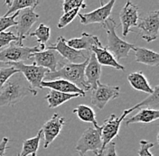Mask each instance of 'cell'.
Masks as SVG:
<instances>
[{"label": "cell", "instance_id": "obj_25", "mask_svg": "<svg viewBox=\"0 0 159 156\" xmlns=\"http://www.w3.org/2000/svg\"><path fill=\"white\" fill-rule=\"evenodd\" d=\"M39 2L36 0H7L5 2V5L7 6L8 10L4 16H9L11 14L20 12L21 10L27 9L31 7H36Z\"/></svg>", "mask_w": 159, "mask_h": 156}, {"label": "cell", "instance_id": "obj_36", "mask_svg": "<svg viewBox=\"0 0 159 156\" xmlns=\"http://www.w3.org/2000/svg\"><path fill=\"white\" fill-rule=\"evenodd\" d=\"M8 142H9V139L7 137H3L2 141L0 142V156H6Z\"/></svg>", "mask_w": 159, "mask_h": 156}, {"label": "cell", "instance_id": "obj_33", "mask_svg": "<svg viewBox=\"0 0 159 156\" xmlns=\"http://www.w3.org/2000/svg\"><path fill=\"white\" fill-rule=\"evenodd\" d=\"M87 7V5L84 3L83 0H65L62 3V11L63 13L69 12L76 8H82L85 9Z\"/></svg>", "mask_w": 159, "mask_h": 156}, {"label": "cell", "instance_id": "obj_17", "mask_svg": "<svg viewBox=\"0 0 159 156\" xmlns=\"http://www.w3.org/2000/svg\"><path fill=\"white\" fill-rule=\"evenodd\" d=\"M41 87L42 88H50L51 90H55V91H59V92L66 93V94H80L81 97H84L86 95V92L80 89L74 84L62 78H57V79L51 80V81L43 80L41 83Z\"/></svg>", "mask_w": 159, "mask_h": 156}, {"label": "cell", "instance_id": "obj_31", "mask_svg": "<svg viewBox=\"0 0 159 156\" xmlns=\"http://www.w3.org/2000/svg\"><path fill=\"white\" fill-rule=\"evenodd\" d=\"M12 42H14L19 45H23V44H20L19 38L13 32H2V33H0V49L10 45V43Z\"/></svg>", "mask_w": 159, "mask_h": 156}, {"label": "cell", "instance_id": "obj_19", "mask_svg": "<svg viewBox=\"0 0 159 156\" xmlns=\"http://www.w3.org/2000/svg\"><path fill=\"white\" fill-rule=\"evenodd\" d=\"M66 43L70 48L76 51H88L89 53L92 48L100 43L98 36L92 35L87 33H82L79 38L66 40Z\"/></svg>", "mask_w": 159, "mask_h": 156}, {"label": "cell", "instance_id": "obj_32", "mask_svg": "<svg viewBox=\"0 0 159 156\" xmlns=\"http://www.w3.org/2000/svg\"><path fill=\"white\" fill-rule=\"evenodd\" d=\"M17 72H18V70L12 66L7 67V68H0V92L2 90V88H4V86L6 85V83L7 82V80L14 74H16Z\"/></svg>", "mask_w": 159, "mask_h": 156}, {"label": "cell", "instance_id": "obj_28", "mask_svg": "<svg viewBox=\"0 0 159 156\" xmlns=\"http://www.w3.org/2000/svg\"><path fill=\"white\" fill-rule=\"evenodd\" d=\"M28 36L35 37L37 42H39V44L45 45V43L49 41L50 36H51V29L49 26H47L43 24H40L36 30L34 32L31 33Z\"/></svg>", "mask_w": 159, "mask_h": 156}, {"label": "cell", "instance_id": "obj_30", "mask_svg": "<svg viewBox=\"0 0 159 156\" xmlns=\"http://www.w3.org/2000/svg\"><path fill=\"white\" fill-rule=\"evenodd\" d=\"M80 12V8H76V9L71 10L69 12L63 13V15L60 17L57 27L59 29H62L65 26H67L69 24H70L73 20L75 19V17L78 16Z\"/></svg>", "mask_w": 159, "mask_h": 156}, {"label": "cell", "instance_id": "obj_37", "mask_svg": "<svg viewBox=\"0 0 159 156\" xmlns=\"http://www.w3.org/2000/svg\"><path fill=\"white\" fill-rule=\"evenodd\" d=\"M96 156H103V151H100L99 154H97Z\"/></svg>", "mask_w": 159, "mask_h": 156}, {"label": "cell", "instance_id": "obj_5", "mask_svg": "<svg viewBox=\"0 0 159 156\" xmlns=\"http://www.w3.org/2000/svg\"><path fill=\"white\" fill-rule=\"evenodd\" d=\"M75 149L79 152L80 155H85L88 152H92L97 155L100 151H103L100 127H89L87 128L80 137Z\"/></svg>", "mask_w": 159, "mask_h": 156}, {"label": "cell", "instance_id": "obj_18", "mask_svg": "<svg viewBox=\"0 0 159 156\" xmlns=\"http://www.w3.org/2000/svg\"><path fill=\"white\" fill-rule=\"evenodd\" d=\"M90 52L94 53L96 60L100 66H109L118 70H123V71L125 70V67L121 65L107 50V48L101 45V43L94 46Z\"/></svg>", "mask_w": 159, "mask_h": 156}, {"label": "cell", "instance_id": "obj_10", "mask_svg": "<svg viewBox=\"0 0 159 156\" xmlns=\"http://www.w3.org/2000/svg\"><path fill=\"white\" fill-rule=\"evenodd\" d=\"M65 118L58 113L52 115L42 127V138H43V148H47L58 136L65 125Z\"/></svg>", "mask_w": 159, "mask_h": 156}, {"label": "cell", "instance_id": "obj_6", "mask_svg": "<svg viewBox=\"0 0 159 156\" xmlns=\"http://www.w3.org/2000/svg\"><path fill=\"white\" fill-rule=\"evenodd\" d=\"M8 65L14 67L18 70L26 81L31 85V87L37 90V88H42L41 83L43 81L45 75L49 72L48 69L37 66L36 64H25L24 62H15L7 63Z\"/></svg>", "mask_w": 159, "mask_h": 156}, {"label": "cell", "instance_id": "obj_24", "mask_svg": "<svg viewBox=\"0 0 159 156\" xmlns=\"http://www.w3.org/2000/svg\"><path fill=\"white\" fill-rule=\"evenodd\" d=\"M41 139H42V130L40 129L35 136L26 139L23 142L22 150L17 156H36L37 151L39 149Z\"/></svg>", "mask_w": 159, "mask_h": 156}, {"label": "cell", "instance_id": "obj_4", "mask_svg": "<svg viewBox=\"0 0 159 156\" xmlns=\"http://www.w3.org/2000/svg\"><path fill=\"white\" fill-rule=\"evenodd\" d=\"M45 50V45L39 44L38 46L26 47L19 45L16 42L10 43L8 47L0 51V61L6 63L23 62L24 60L31 59V56L38 51Z\"/></svg>", "mask_w": 159, "mask_h": 156}, {"label": "cell", "instance_id": "obj_23", "mask_svg": "<svg viewBox=\"0 0 159 156\" xmlns=\"http://www.w3.org/2000/svg\"><path fill=\"white\" fill-rule=\"evenodd\" d=\"M79 97H81L80 94H66V93H61L55 90H51L44 97V98L47 100L50 108H55L66 103L67 101H69L72 98H79Z\"/></svg>", "mask_w": 159, "mask_h": 156}, {"label": "cell", "instance_id": "obj_38", "mask_svg": "<svg viewBox=\"0 0 159 156\" xmlns=\"http://www.w3.org/2000/svg\"><path fill=\"white\" fill-rule=\"evenodd\" d=\"M80 156H86V155H80Z\"/></svg>", "mask_w": 159, "mask_h": 156}, {"label": "cell", "instance_id": "obj_15", "mask_svg": "<svg viewBox=\"0 0 159 156\" xmlns=\"http://www.w3.org/2000/svg\"><path fill=\"white\" fill-rule=\"evenodd\" d=\"M119 19L122 26V34L124 37H127L129 32L132 31L131 28L137 27L139 24V7L130 1H128L120 11Z\"/></svg>", "mask_w": 159, "mask_h": 156}, {"label": "cell", "instance_id": "obj_8", "mask_svg": "<svg viewBox=\"0 0 159 156\" xmlns=\"http://www.w3.org/2000/svg\"><path fill=\"white\" fill-rule=\"evenodd\" d=\"M132 113L130 109H126L123 111L119 117H116L115 114H111L109 118H107L103 125L100 127L101 129V139H102V150L109 145L114 138L119 136V128L121 123L125 120L126 117Z\"/></svg>", "mask_w": 159, "mask_h": 156}, {"label": "cell", "instance_id": "obj_13", "mask_svg": "<svg viewBox=\"0 0 159 156\" xmlns=\"http://www.w3.org/2000/svg\"><path fill=\"white\" fill-rule=\"evenodd\" d=\"M35 7H31L27 9L20 11L18 20H17V37L19 38L20 44H23V41L27 38L29 35V32L31 27L34 25V24L39 19L40 16L38 14L34 13Z\"/></svg>", "mask_w": 159, "mask_h": 156}, {"label": "cell", "instance_id": "obj_14", "mask_svg": "<svg viewBox=\"0 0 159 156\" xmlns=\"http://www.w3.org/2000/svg\"><path fill=\"white\" fill-rule=\"evenodd\" d=\"M45 49L55 51L61 58L69 60L70 63H80V60L84 61L87 59L86 55L81 51H76L70 48L62 36H59L54 44H51L48 47H45Z\"/></svg>", "mask_w": 159, "mask_h": 156}, {"label": "cell", "instance_id": "obj_35", "mask_svg": "<svg viewBox=\"0 0 159 156\" xmlns=\"http://www.w3.org/2000/svg\"><path fill=\"white\" fill-rule=\"evenodd\" d=\"M103 156H118L116 152V144L112 141L103 150Z\"/></svg>", "mask_w": 159, "mask_h": 156}, {"label": "cell", "instance_id": "obj_9", "mask_svg": "<svg viewBox=\"0 0 159 156\" xmlns=\"http://www.w3.org/2000/svg\"><path fill=\"white\" fill-rule=\"evenodd\" d=\"M120 95V88L118 86H109L99 82L97 88L93 89L91 95V104L102 110L112 99L118 98Z\"/></svg>", "mask_w": 159, "mask_h": 156}, {"label": "cell", "instance_id": "obj_21", "mask_svg": "<svg viewBox=\"0 0 159 156\" xmlns=\"http://www.w3.org/2000/svg\"><path fill=\"white\" fill-rule=\"evenodd\" d=\"M136 55V61L148 66H157L159 64V55L157 52L144 47H136L133 50Z\"/></svg>", "mask_w": 159, "mask_h": 156}, {"label": "cell", "instance_id": "obj_3", "mask_svg": "<svg viewBox=\"0 0 159 156\" xmlns=\"http://www.w3.org/2000/svg\"><path fill=\"white\" fill-rule=\"evenodd\" d=\"M101 26L106 31L107 33V38H108V44L106 47L107 50L117 60L127 58L129 56V51L134 50L135 45L120 39L116 33V28L118 27V25H116L114 19L109 17L105 21L103 25H101Z\"/></svg>", "mask_w": 159, "mask_h": 156}, {"label": "cell", "instance_id": "obj_27", "mask_svg": "<svg viewBox=\"0 0 159 156\" xmlns=\"http://www.w3.org/2000/svg\"><path fill=\"white\" fill-rule=\"evenodd\" d=\"M159 105V87L157 85L154 88V91L152 94H150L147 98H145L143 101H141L140 103L137 104L136 106L130 108V110L133 112L134 110H136L137 108H143V107H148L152 109H156L157 110Z\"/></svg>", "mask_w": 159, "mask_h": 156}, {"label": "cell", "instance_id": "obj_1", "mask_svg": "<svg viewBox=\"0 0 159 156\" xmlns=\"http://www.w3.org/2000/svg\"><path fill=\"white\" fill-rule=\"evenodd\" d=\"M37 95V90L31 87L24 76L17 72L7 80L0 92V107L15 106L26 96Z\"/></svg>", "mask_w": 159, "mask_h": 156}, {"label": "cell", "instance_id": "obj_2", "mask_svg": "<svg viewBox=\"0 0 159 156\" xmlns=\"http://www.w3.org/2000/svg\"><path fill=\"white\" fill-rule=\"evenodd\" d=\"M88 61L89 56L84 61L80 63H65L56 71L48 72L44 77V81H51L57 78H62L74 84L76 87H78L84 92L89 91L90 87L88 85L84 75V70L86 65L88 64Z\"/></svg>", "mask_w": 159, "mask_h": 156}, {"label": "cell", "instance_id": "obj_29", "mask_svg": "<svg viewBox=\"0 0 159 156\" xmlns=\"http://www.w3.org/2000/svg\"><path fill=\"white\" fill-rule=\"evenodd\" d=\"M20 12H16L11 16H0V33L5 32L12 26L17 25V17Z\"/></svg>", "mask_w": 159, "mask_h": 156}, {"label": "cell", "instance_id": "obj_7", "mask_svg": "<svg viewBox=\"0 0 159 156\" xmlns=\"http://www.w3.org/2000/svg\"><path fill=\"white\" fill-rule=\"evenodd\" d=\"M137 28L141 38L146 42H150L157 39L159 30L158 10L151 11L146 16L139 19Z\"/></svg>", "mask_w": 159, "mask_h": 156}, {"label": "cell", "instance_id": "obj_11", "mask_svg": "<svg viewBox=\"0 0 159 156\" xmlns=\"http://www.w3.org/2000/svg\"><path fill=\"white\" fill-rule=\"evenodd\" d=\"M31 59H33L34 64L48 69L49 72H54L63 65L62 58L53 50L45 49L35 52L31 56Z\"/></svg>", "mask_w": 159, "mask_h": 156}, {"label": "cell", "instance_id": "obj_26", "mask_svg": "<svg viewBox=\"0 0 159 156\" xmlns=\"http://www.w3.org/2000/svg\"><path fill=\"white\" fill-rule=\"evenodd\" d=\"M80 120L85 123H91L94 125V127H98L99 125L96 120V116L94 110L87 105H79L72 111Z\"/></svg>", "mask_w": 159, "mask_h": 156}, {"label": "cell", "instance_id": "obj_12", "mask_svg": "<svg viewBox=\"0 0 159 156\" xmlns=\"http://www.w3.org/2000/svg\"><path fill=\"white\" fill-rule=\"evenodd\" d=\"M115 3H116L115 0H111L106 4H104L103 1H100V7L99 8L93 10L87 14L79 13L77 16H79L80 23L82 25L99 24L101 25L105 23L106 20L109 18Z\"/></svg>", "mask_w": 159, "mask_h": 156}, {"label": "cell", "instance_id": "obj_34", "mask_svg": "<svg viewBox=\"0 0 159 156\" xmlns=\"http://www.w3.org/2000/svg\"><path fill=\"white\" fill-rule=\"evenodd\" d=\"M139 145H140V148L138 152L139 156H154L149 152V150L155 145L153 142H148L147 140H141Z\"/></svg>", "mask_w": 159, "mask_h": 156}, {"label": "cell", "instance_id": "obj_22", "mask_svg": "<svg viewBox=\"0 0 159 156\" xmlns=\"http://www.w3.org/2000/svg\"><path fill=\"white\" fill-rule=\"evenodd\" d=\"M128 80L132 86V88L136 90H139L144 93L152 94L154 91V88L150 86L148 78L143 74L142 71H136L132 72L128 76Z\"/></svg>", "mask_w": 159, "mask_h": 156}, {"label": "cell", "instance_id": "obj_20", "mask_svg": "<svg viewBox=\"0 0 159 156\" xmlns=\"http://www.w3.org/2000/svg\"><path fill=\"white\" fill-rule=\"evenodd\" d=\"M159 118L158 109H152L148 107H143L138 114L125 120V125L129 126L131 124H150L157 121Z\"/></svg>", "mask_w": 159, "mask_h": 156}, {"label": "cell", "instance_id": "obj_16", "mask_svg": "<svg viewBox=\"0 0 159 156\" xmlns=\"http://www.w3.org/2000/svg\"><path fill=\"white\" fill-rule=\"evenodd\" d=\"M84 75L90 89H95L97 88L98 84L100 82L99 79L101 76V66L97 61L94 53L92 52L89 53V61L84 70Z\"/></svg>", "mask_w": 159, "mask_h": 156}]
</instances>
